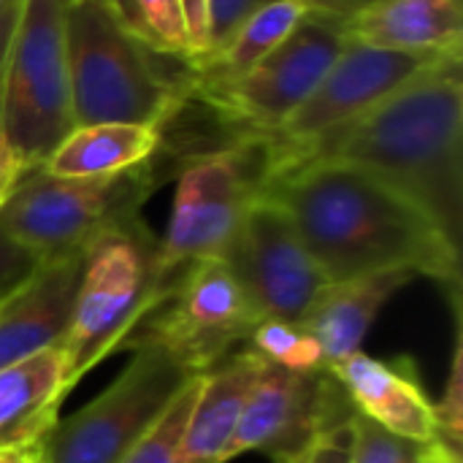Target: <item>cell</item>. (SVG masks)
Returning <instances> with one entry per match:
<instances>
[{"instance_id": "cell-34", "label": "cell", "mask_w": 463, "mask_h": 463, "mask_svg": "<svg viewBox=\"0 0 463 463\" xmlns=\"http://www.w3.org/2000/svg\"><path fill=\"white\" fill-rule=\"evenodd\" d=\"M415 463H461V456H453V453L445 450L439 442H431V445H423V448L418 450Z\"/></svg>"}, {"instance_id": "cell-22", "label": "cell", "mask_w": 463, "mask_h": 463, "mask_svg": "<svg viewBox=\"0 0 463 463\" xmlns=\"http://www.w3.org/2000/svg\"><path fill=\"white\" fill-rule=\"evenodd\" d=\"M119 24L146 49L163 57L193 62L179 0H106Z\"/></svg>"}, {"instance_id": "cell-23", "label": "cell", "mask_w": 463, "mask_h": 463, "mask_svg": "<svg viewBox=\"0 0 463 463\" xmlns=\"http://www.w3.org/2000/svg\"><path fill=\"white\" fill-rule=\"evenodd\" d=\"M247 347L255 350L266 364L285 372L312 374L326 369L323 350L301 320L260 317L247 339Z\"/></svg>"}, {"instance_id": "cell-12", "label": "cell", "mask_w": 463, "mask_h": 463, "mask_svg": "<svg viewBox=\"0 0 463 463\" xmlns=\"http://www.w3.org/2000/svg\"><path fill=\"white\" fill-rule=\"evenodd\" d=\"M353 412L328 369L296 374L266 364L244 402L228 463L241 453H266L274 463L304 458L323 431L347 423Z\"/></svg>"}, {"instance_id": "cell-27", "label": "cell", "mask_w": 463, "mask_h": 463, "mask_svg": "<svg viewBox=\"0 0 463 463\" xmlns=\"http://www.w3.org/2000/svg\"><path fill=\"white\" fill-rule=\"evenodd\" d=\"M43 260L27 250L24 244H19L16 239H11L5 231H0V307L22 288L33 279V274L38 271Z\"/></svg>"}, {"instance_id": "cell-7", "label": "cell", "mask_w": 463, "mask_h": 463, "mask_svg": "<svg viewBox=\"0 0 463 463\" xmlns=\"http://www.w3.org/2000/svg\"><path fill=\"white\" fill-rule=\"evenodd\" d=\"M65 3L22 0L8 49L0 90V130L27 171L38 168L76 128L65 49Z\"/></svg>"}, {"instance_id": "cell-31", "label": "cell", "mask_w": 463, "mask_h": 463, "mask_svg": "<svg viewBox=\"0 0 463 463\" xmlns=\"http://www.w3.org/2000/svg\"><path fill=\"white\" fill-rule=\"evenodd\" d=\"M24 174H27L24 163L19 160L16 149L5 138V133L0 130V209L11 198V193L19 187V182L24 179Z\"/></svg>"}, {"instance_id": "cell-19", "label": "cell", "mask_w": 463, "mask_h": 463, "mask_svg": "<svg viewBox=\"0 0 463 463\" xmlns=\"http://www.w3.org/2000/svg\"><path fill=\"white\" fill-rule=\"evenodd\" d=\"M412 279V274L393 271L347 282H331L323 288V293L312 301L301 323L317 339L326 369L361 350L377 315Z\"/></svg>"}, {"instance_id": "cell-16", "label": "cell", "mask_w": 463, "mask_h": 463, "mask_svg": "<svg viewBox=\"0 0 463 463\" xmlns=\"http://www.w3.org/2000/svg\"><path fill=\"white\" fill-rule=\"evenodd\" d=\"M345 30L377 49L461 57V0H369L345 16Z\"/></svg>"}, {"instance_id": "cell-32", "label": "cell", "mask_w": 463, "mask_h": 463, "mask_svg": "<svg viewBox=\"0 0 463 463\" xmlns=\"http://www.w3.org/2000/svg\"><path fill=\"white\" fill-rule=\"evenodd\" d=\"M19 11H22V0H0V90H3V76H5V65H8V49H11L14 33H16Z\"/></svg>"}, {"instance_id": "cell-3", "label": "cell", "mask_w": 463, "mask_h": 463, "mask_svg": "<svg viewBox=\"0 0 463 463\" xmlns=\"http://www.w3.org/2000/svg\"><path fill=\"white\" fill-rule=\"evenodd\" d=\"M65 49L76 125L136 122L163 128L190 100V71L168 76L106 0L65 3Z\"/></svg>"}, {"instance_id": "cell-20", "label": "cell", "mask_w": 463, "mask_h": 463, "mask_svg": "<svg viewBox=\"0 0 463 463\" xmlns=\"http://www.w3.org/2000/svg\"><path fill=\"white\" fill-rule=\"evenodd\" d=\"M163 149V128L136 122L76 125L38 165L60 179L114 176L149 163Z\"/></svg>"}, {"instance_id": "cell-26", "label": "cell", "mask_w": 463, "mask_h": 463, "mask_svg": "<svg viewBox=\"0 0 463 463\" xmlns=\"http://www.w3.org/2000/svg\"><path fill=\"white\" fill-rule=\"evenodd\" d=\"M434 423H437V442L450 450L453 456H461L463 442V345L461 326H456V347L450 361L448 385L442 391L439 404H434Z\"/></svg>"}, {"instance_id": "cell-5", "label": "cell", "mask_w": 463, "mask_h": 463, "mask_svg": "<svg viewBox=\"0 0 463 463\" xmlns=\"http://www.w3.org/2000/svg\"><path fill=\"white\" fill-rule=\"evenodd\" d=\"M155 252L157 241L138 217L106 228L87 244L62 339L71 388L119 350L136 323L152 312Z\"/></svg>"}, {"instance_id": "cell-29", "label": "cell", "mask_w": 463, "mask_h": 463, "mask_svg": "<svg viewBox=\"0 0 463 463\" xmlns=\"http://www.w3.org/2000/svg\"><path fill=\"white\" fill-rule=\"evenodd\" d=\"M184 30L193 49V65L209 54V0H179Z\"/></svg>"}, {"instance_id": "cell-28", "label": "cell", "mask_w": 463, "mask_h": 463, "mask_svg": "<svg viewBox=\"0 0 463 463\" xmlns=\"http://www.w3.org/2000/svg\"><path fill=\"white\" fill-rule=\"evenodd\" d=\"M266 3H271V0H209V54H206V60L231 38V33L252 11H258Z\"/></svg>"}, {"instance_id": "cell-1", "label": "cell", "mask_w": 463, "mask_h": 463, "mask_svg": "<svg viewBox=\"0 0 463 463\" xmlns=\"http://www.w3.org/2000/svg\"><path fill=\"white\" fill-rule=\"evenodd\" d=\"M260 195L288 214L328 285L402 271L461 293V250L415 201L364 168L301 160L271 174Z\"/></svg>"}, {"instance_id": "cell-21", "label": "cell", "mask_w": 463, "mask_h": 463, "mask_svg": "<svg viewBox=\"0 0 463 463\" xmlns=\"http://www.w3.org/2000/svg\"><path fill=\"white\" fill-rule=\"evenodd\" d=\"M309 11L312 8L304 0H271L252 11L209 60L190 68V92L244 76L274 52Z\"/></svg>"}, {"instance_id": "cell-11", "label": "cell", "mask_w": 463, "mask_h": 463, "mask_svg": "<svg viewBox=\"0 0 463 463\" xmlns=\"http://www.w3.org/2000/svg\"><path fill=\"white\" fill-rule=\"evenodd\" d=\"M448 60L461 57L410 54L347 41L315 92L274 133L258 136L266 149V179L307 144L353 122Z\"/></svg>"}, {"instance_id": "cell-2", "label": "cell", "mask_w": 463, "mask_h": 463, "mask_svg": "<svg viewBox=\"0 0 463 463\" xmlns=\"http://www.w3.org/2000/svg\"><path fill=\"white\" fill-rule=\"evenodd\" d=\"M301 160H334L374 174L415 201L461 250V60L423 73L380 106L290 155L277 171Z\"/></svg>"}, {"instance_id": "cell-36", "label": "cell", "mask_w": 463, "mask_h": 463, "mask_svg": "<svg viewBox=\"0 0 463 463\" xmlns=\"http://www.w3.org/2000/svg\"><path fill=\"white\" fill-rule=\"evenodd\" d=\"M290 463H307V456H304V458H296V461H290Z\"/></svg>"}, {"instance_id": "cell-4", "label": "cell", "mask_w": 463, "mask_h": 463, "mask_svg": "<svg viewBox=\"0 0 463 463\" xmlns=\"http://www.w3.org/2000/svg\"><path fill=\"white\" fill-rule=\"evenodd\" d=\"M263 182L266 152L260 138H236L182 163L168 228L155 252V307L193 263L225 258Z\"/></svg>"}, {"instance_id": "cell-6", "label": "cell", "mask_w": 463, "mask_h": 463, "mask_svg": "<svg viewBox=\"0 0 463 463\" xmlns=\"http://www.w3.org/2000/svg\"><path fill=\"white\" fill-rule=\"evenodd\" d=\"M155 157L125 174L95 179H60L33 168L3 203L0 231L41 260L84 252L106 228L138 217L157 184Z\"/></svg>"}, {"instance_id": "cell-9", "label": "cell", "mask_w": 463, "mask_h": 463, "mask_svg": "<svg viewBox=\"0 0 463 463\" xmlns=\"http://www.w3.org/2000/svg\"><path fill=\"white\" fill-rule=\"evenodd\" d=\"M345 16L309 11L298 27L244 76L201 87L190 100L217 114L233 138H258L274 133L323 81L328 68L347 46Z\"/></svg>"}, {"instance_id": "cell-13", "label": "cell", "mask_w": 463, "mask_h": 463, "mask_svg": "<svg viewBox=\"0 0 463 463\" xmlns=\"http://www.w3.org/2000/svg\"><path fill=\"white\" fill-rule=\"evenodd\" d=\"M222 260L258 317L304 320L328 285L288 214L266 195L252 198Z\"/></svg>"}, {"instance_id": "cell-30", "label": "cell", "mask_w": 463, "mask_h": 463, "mask_svg": "<svg viewBox=\"0 0 463 463\" xmlns=\"http://www.w3.org/2000/svg\"><path fill=\"white\" fill-rule=\"evenodd\" d=\"M307 463H350V420L323 431L309 448Z\"/></svg>"}, {"instance_id": "cell-24", "label": "cell", "mask_w": 463, "mask_h": 463, "mask_svg": "<svg viewBox=\"0 0 463 463\" xmlns=\"http://www.w3.org/2000/svg\"><path fill=\"white\" fill-rule=\"evenodd\" d=\"M198 388H201V377L190 380L187 388L174 399V404L160 415V420L144 434V439L125 456L122 463H176L184 423H187Z\"/></svg>"}, {"instance_id": "cell-33", "label": "cell", "mask_w": 463, "mask_h": 463, "mask_svg": "<svg viewBox=\"0 0 463 463\" xmlns=\"http://www.w3.org/2000/svg\"><path fill=\"white\" fill-rule=\"evenodd\" d=\"M304 3L312 11H323V14H334V16H350L353 11H358L369 0H304Z\"/></svg>"}, {"instance_id": "cell-18", "label": "cell", "mask_w": 463, "mask_h": 463, "mask_svg": "<svg viewBox=\"0 0 463 463\" xmlns=\"http://www.w3.org/2000/svg\"><path fill=\"white\" fill-rule=\"evenodd\" d=\"M71 391L62 345L0 369V453L38 445Z\"/></svg>"}, {"instance_id": "cell-25", "label": "cell", "mask_w": 463, "mask_h": 463, "mask_svg": "<svg viewBox=\"0 0 463 463\" xmlns=\"http://www.w3.org/2000/svg\"><path fill=\"white\" fill-rule=\"evenodd\" d=\"M420 445L404 442L369 418H350V463H415Z\"/></svg>"}, {"instance_id": "cell-35", "label": "cell", "mask_w": 463, "mask_h": 463, "mask_svg": "<svg viewBox=\"0 0 463 463\" xmlns=\"http://www.w3.org/2000/svg\"><path fill=\"white\" fill-rule=\"evenodd\" d=\"M0 463H41V442L33 448H22V450H5L0 453Z\"/></svg>"}, {"instance_id": "cell-8", "label": "cell", "mask_w": 463, "mask_h": 463, "mask_svg": "<svg viewBox=\"0 0 463 463\" xmlns=\"http://www.w3.org/2000/svg\"><path fill=\"white\" fill-rule=\"evenodd\" d=\"M122 374L41 439V463H122L190 380L201 377L160 347H133Z\"/></svg>"}, {"instance_id": "cell-10", "label": "cell", "mask_w": 463, "mask_h": 463, "mask_svg": "<svg viewBox=\"0 0 463 463\" xmlns=\"http://www.w3.org/2000/svg\"><path fill=\"white\" fill-rule=\"evenodd\" d=\"M258 320L231 266L222 258H209L179 277L174 290L136 323L122 347L152 345L193 374H206L247 345Z\"/></svg>"}, {"instance_id": "cell-15", "label": "cell", "mask_w": 463, "mask_h": 463, "mask_svg": "<svg viewBox=\"0 0 463 463\" xmlns=\"http://www.w3.org/2000/svg\"><path fill=\"white\" fill-rule=\"evenodd\" d=\"M81 255L43 260L33 279L0 307V369L62 345L81 271Z\"/></svg>"}, {"instance_id": "cell-17", "label": "cell", "mask_w": 463, "mask_h": 463, "mask_svg": "<svg viewBox=\"0 0 463 463\" xmlns=\"http://www.w3.org/2000/svg\"><path fill=\"white\" fill-rule=\"evenodd\" d=\"M263 366L266 361L255 350L239 347L201 374V388L184 423L176 463H228L244 402Z\"/></svg>"}, {"instance_id": "cell-14", "label": "cell", "mask_w": 463, "mask_h": 463, "mask_svg": "<svg viewBox=\"0 0 463 463\" xmlns=\"http://www.w3.org/2000/svg\"><path fill=\"white\" fill-rule=\"evenodd\" d=\"M328 374L342 385L353 410L388 434L412 442H437L434 404L410 361H377L364 350L328 366Z\"/></svg>"}]
</instances>
